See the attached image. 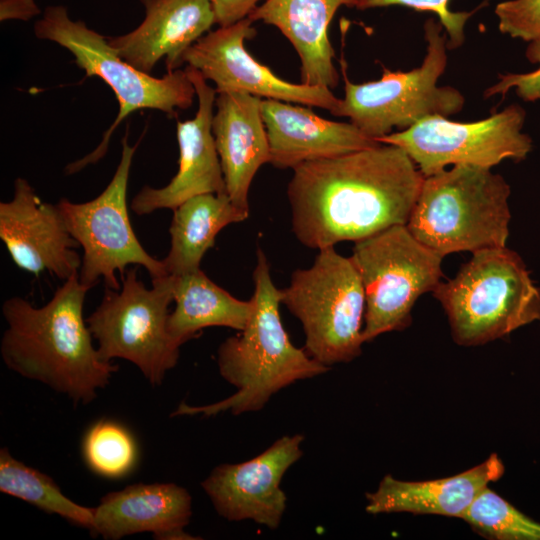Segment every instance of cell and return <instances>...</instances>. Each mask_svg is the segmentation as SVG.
Returning a JSON list of instances; mask_svg holds the SVG:
<instances>
[{
	"label": "cell",
	"mask_w": 540,
	"mask_h": 540,
	"mask_svg": "<svg viewBox=\"0 0 540 540\" xmlns=\"http://www.w3.org/2000/svg\"><path fill=\"white\" fill-rule=\"evenodd\" d=\"M423 181L409 155L390 144L302 163L287 187L292 232L321 250L406 225Z\"/></svg>",
	"instance_id": "6da1fadb"
},
{
	"label": "cell",
	"mask_w": 540,
	"mask_h": 540,
	"mask_svg": "<svg viewBox=\"0 0 540 540\" xmlns=\"http://www.w3.org/2000/svg\"><path fill=\"white\" fill-rule=\"evenodd\" d=\"M88 290L77 274L41 307L19 296L2 305L7 323L0 343L4 364L65 394L75 405L92 402L118 369L101 357L83 318Z\"/></svg>",
	"instance_id": "7a4b0ae2"
},
{
	"label": "cell",
	"mask_w": 540,
	"mask_h": 540,
	"mask_svg": "<svg viewBox=\"0 0 540 540\" xmlns=\"http://www.w3.org/2000/svg\"><path fill=\"white\" fill-rule=\"evenodd\" d=\"M252 316L241 333L225 339L217 351L223 379L236 388L226 399L204 405L179 404L172 416L233 415L259 411L283 388L326 373L330 367L292 344L279 312L280 289L274 285L269 262L261 248L253 271Z\"/></svg>",
	"instance_id": "3957f363"
},
{
	"label": "cell",
	"mask_w": 540,
	"mask_h": 540,
	"mask_svg": "<svg viewBox=\"0 0 540 540\" xmlns=\"http://www.w3.org/2000/svg\"><path fill=\"white\" fill-rule=\"evenodd\" d=\"M511 189L491 168L453 165L424 181L406 223L421 243L441 256L506 246Z\"/></svg>",
	"instance_id": "277c9868"
},
{
	"label": "cell",
	"mask_w": 540,
	"mask_h": 540,
	"mask_svg": "<svg viewBox=\"0 0 540 540\" xmlns=\"http://www.w3.org/2000/svg\"><path fill=\"white\" fill-rule=\"evenodd\" d=\"M432 293L459 345H482L540 320V288L506 246L473 252L455 277Z\"/></svg>",
	"instance_id": "5b68a950"
},
{
	"label": "cell",
	"mask_w": 540,
	"mask_h": 540,
	"mask_svg": "<svg viewBox=\"0 0 540 540\" xmlns=\"http://www.w3.org/2000/svg\"><path fill=\"white\" fill-rule=\"evenodd\" d=\"M34 34L38 39L52 41L67 49L87 77H98L111 88L119 104L118 115L100 145L87 156L67 165L68 174L101 159L111 134L131 113L155 109L174 114L175 109L185 110L193 104L196 92L185 69L167 72L162 77L140 71L118 55L107 37L89 28L85 22L73 20L65 6H47L42 17L34 23Z\"/></svg>",
	"instance_id": "8992f818"
},
{
	"label": "cell",
	"mask_w": 540,
	"mask_h": 540,
	"mask_svg": "<svg viewBox=\"0 0 540 540\" xmlns=\"http://www.w3.org/2000/svg\"><path fill=\"white\" fill-rule=\"evenodd\" d=\"M318 251L311 267L292 273L280 297L302 324L306 352L330 367L361 353L365 295L351 256L334 247Z\"/></svg>",
	"instance_id": "52a82bcc"
},
{
	"label": "cell",
	"mask_w": 540,
	"mask_h": 540,
	"mask_svg": "<svg viewBox=\"0 0 540 540\" xmlns=\"http://www.w3.org/2000/svg\"><path fill=\"white\" fill-rule=\"evenodd\" d=\"M433 19L424 24L427 52L422 64L408 72L383 69L379 80L353 83L345 71V95L331 113L348 117L364 134L378 140L393 128L407 129L434 115L448 117L463 109L465 98L437 81L447 66L446 38Z\"/></svg>",
	"instance_id": "ba28073f"
},
{
	"label": "cell",
	"mask_w": 540,
	"mask_h": 540,
	"mask_svg": "<svg viewBox=\"0 0 540 540\" xmlns=\"http://www.w3.org/2000/svg\"><path fill=\"white\" fill-rule=\"evenodd\" d=\"M120 279L119 290L106 287L99 306L87 317V325L104 360H127L152 386L160 385L176 366L181 347L167 325L173 276L154 279L147 288L134 266Z\"/></svg>",
	"instance_id": "9c48e42d"
},
{
	"label": "cell",
	"mask_w": 540,
	"mask_h": 540,
	"mask_svg": "<svg viewBox=\"0 0 540 540\" xmlns=\"http://www.w3.org/2000/svg\"><path fill=\"white\" fill-rule=\"evenodd\" d=\"M351 257L365 295L364 342L408 327L418 298L441 282L443 256L416 239L406 225L355 242Z\"/></svg>",
	"instance_id": "30bf717a"
},
{
	"label": "cell",
	"mask_w": 540,
	"mask_h": 540,
	"mask_svg": "<svg viewBox=\"0 0 540 540\" xmlns=\"http://www.w3.org/2000/svg\"><path fill=\"white\" fill-rule=\"evenodd\" d=\"M121 144L119 164L101 194L83 203L66 198L57 203L69 233L83 249L79 279L90 289L102 278L107 288L119 290L116 273L122 277L129 265L144 267L152 280L168 275L163 261L143 248L131 226L127 187L137 144H129L128 133Z\"/></svg>",
	"instance_id": "8fae6325"
},
{
	"label": "cell",
	"mask_w": 540,
	"mask_h": 540,
	"mask_svg": "<svg viewBox=\"0 0 540 540\" xmlns=\"http://www.w3.org/2000/svg\"><path fill=\"white\" fill-rule=\"evenodd\" d=\"M525 118V110L517 104L475 122L434 115L377 141L402 148L424 177L448 165L492 168L506 159L523 160L531 151L532 139L522 132Z\"/></svg>",
	"instance_id": "7c38bea8"
},
{
	"label": "cell",
	"mask_w": 540,
	"mask_h": 540,
	"mask_svg": "<svg viewBox=\"0 0 540 540\" xmlns=\"http://www.w3.org/2000/svg\"><path fill=\"white\" fill-rule=\"evenodd\" d=\"M249 17L226 27L209 31L183 54L181 62L195 68L215 84L217 94L246 92L284 102L334 111L337 98L328 87L287 82L250 55L244 46L256 35Z\"/></svg>",
	"instance_id": "4fadbf2b"
},
{
	"label": "cell",
	"mask_w": 540,
	"mask_h": 540,
	"mask_svg": "<svg viewBox=\"0 0 540 540\" xmlns=\"http://www.w3.org/2000/svg\"><path fill=\"white\" fill-rule=\"evenodd\" d=\"M302 434L286 435L256 457L221 464L201 482L216 512L228 521L252 520L277 529L286 510L281 481L303 455Z\"/></svg>",
	"instance_id": "5bb4252c"
},
{
	"label": "cell",
	"mask_w": 540,
	"mask_h": 540,
	"mask_svg": "<svg viewBox=\"0 0 540 540\" xmlns=\"http://www.w3.org/2000/svg\"><path fill=\"white\" fill-rule=\"evenodd\" d=\"M0 239L16 266L63 281L79 274L82 258L57 204L43 202L24 178L14 181L10 201L0 203Z\"/></svg>",
	"instance_id": "9a60e30c"
},
{
	"label": "cell",
	"mask_w": 540,
	"mask_h": 540,
	"mask_svg": "<svg viewBox=\"0 0 540 540\" xmlns=\"http://www.w3.org/2000/svg\"><path fill=\"white\" fill-rule=\"evenodd\" d=\"M185 70L195 88L197 112L193 119L177 122L179 167L175 176L161 188L144 186L132 199L131 210L139 216L159 209L173 210L199 194L226 193L212 132L217 92L198 70L189 66Z\"/></svg>",
	"instance_id": "2e32d148"
},
{
	"label": "cell",
	"mask_w": 540,
	"mask_h": 540,
	"mask_svg": "<svg viewBox=\"0 0 540 540\" xmlns=\"http://www.w3.org/2000/svg\"><path fill=\"white\" fill-rule=\"evenodd\" d=\"M145 16L132 31L107 37L128 63L150 74L165 60L167 72L179 69L184 52L216 24L210 0H140Z\"/></svg>",
	"instance_id": "e0dca14e"
},
{
	"label": "cell",
	"mask_w": 540,
	"mask_h": 540,
	"mask_svg": "<svg viewBox=\"0 0 540 540\" xmlns=\"http://www.w3.org/2000/svg\"><path fill=\"white\" fill-rule=\"evenodd\" d=\"M192 515L189 492L175 483L133 484L103 496L93 507L91 535L106 540L150 532L161 540L197 539L184 528Z\"/></svg>",
	"instance_id": "ac0fdd59"
},
{
	"label": "cell",
	"mask_w": 540,
	"mask_h": 540,
	"mask_svg": "<svg viewBox=\"0 0 540 540\" xmlns=\"http://www.w3.org/2000/svg\"><path fill=\"white\" fill-rule=\"evenodd\" d=\"M261 113L270 148L269 163L276 168L294 169L308 161L336 157L380 144L351 122L324 119L311 108L264 99Z\"/></svg>",
	"instance_id": "d6986e66"
},
{
	"label": "cell",
	"mask_w": 540,
	"mask_h": 540,
	"mask_svg": "<svg viewBox=\"0 0 540 540\" xmlns=\"http://www.w3.org/2000/svg\"><path fill=\"white\" fill-rule=\"evenodd\" d=\"M261 102L260 97L246 92L219 93L212 121L226 193L234 205L245 210H249L248 192L255 174L270 161Z\"/></svg>",
	"instance_id": "ffe728a7"
},
{
	"label": "cell",
	"mask_w": 540,
	"mask_h": 540,
	"mask_svg": "<svg viewBox=\"0 0 540 540\" xmlns=\"http://www.w3.org/2000/svg\"><path fill=\"white\" fill-rule=\"evenodd\" d=\"M497 454L459 474L423 481H404L385 475L374 492L366 494L369 514L408 512L462 518L475 498L504 474Z\"/></svg>",
	"instance_id": "44dd1931"
},
{
	"label": "cell",
	"mask_w": 540,
	"mask_h": 540,
	"mask_svg": "<svg viewBox=\"0 0 540 540\" xmlns=\"http://www.w3.org/2000/svg\"><path fill=\"white\" fill-rule=\"evenodd\" d=\"M361 0H265L248 16L277 27L300 59L301 83L333 88L339 74L328 28L337 10L358 8Z\"/></svg>",
	"instance_id": "7402d4cb"
},
{
	"label": "cell",
	"mask_w": 540,
	"mask_h": 540,
	"mask_svg": "<svg viewBox=\"0 0 540 540\" xmlns=\"http://www.w3.org/2000/svg\"><path fill=\"white\" fill-rule=\"evenodd\" d=\"M170 249L162 260L168 275L178 276L200 269L205 253L227 225L246 220L249 210L237 207L226 193L193 196L173 209Z\"/></svg>",
	"instance_id": "603a6c76"
},
{
	"label": "cell",
	"mask_w": 540,
	"mask_h": 540,
	"mask_svg": "<svg viewBox=\"0 0 540 540\" xmlns=\"http://www.w3.org/2000/svg\"><path fill=\"white\" fill-rule=\"evenodd\" d=\"M175 308L168 317V330L180 345L204 328L220 326L242 331L253 310L252 298L243 301L218 286L201 270L173 276Z\"/></svg>",
	"instance_id": "cb8c5ba5"
},
{
	"label": "cell",
	"mask_w": 540,
	"mask_h": 540,
	"mask_svg": "<svg viewBox=\"0 0 540 540\" xmlns=\"http://www.w3.org/2000/svg\"><path fill=\"white\" fill-rule=\"evenodd\" d=\"M0 491L74 525L92 527L93 508L71 500L51 477L17 460L7 448L0 450Z\"/></svg>",
	"instance_id": "d4e9b609"
},
{
	"label": "cell",
	"mask_w": 540,
	"mask_h": 540,
	"mask_svg": "<svg viewBox=\"0 0 540 540\" xmlns=\"http://www.w3.org/2000/svg\"><path fill=\"white\" fill-rule=\"evenodd\" d=\"M82 455L93 473L108 479H120L133 471L139 452L136 439L124 425L102 419L86 431Z\"/></svg>",
	"instance_id": "484cf974"
},
{
	"label": "cell",
	"mask_w": 540,
	"mask_h": 540,
	"mask_svg": "<svg viewBox=\"0 0 540 540\" xmlns=\"http://www.w3.org/2000/svg\"><path fill=\"white\" fill-rule=\"evenodd\" d=\"M481 535L499 540H540V524L486 487L463 517Z\"/></svg>",
	"instance_id": "4316f807"
},
{
	"label": "cell",
	"mask_w": 540,
	"mask_h": 540,
	"mask_svg": "<svg viewBox=\"0 0 540 540\" xmlns=\"http://www.w3.org/2000/svg\"><path fill=\"white\" fill-rule=\"evenodd\" d=\"M449 0H361L357 9L365 10L376 7L400 5L413 8L417 11L435 13L441 25L446 29L448 40L447 49H455L465 41V25L475 11L453 12L448 7Z\"/></svg>",
	"instance_id": "83f0119b"
},
{
	"label": "cell",
	"mask_w": 540,
	"mask_h": 540,
	"mask_svg": "<svg viewBox=\"0 0 540 540\" xmlns=\"http://www.w3.org/2000/svg\"><path fill=\"white\" fill-rule=\"evenodd\" d=\"M499 30L527 42L540 40V0H508L495 8Z\"/></svg>",
	"instance_id": "f1b7e54d"
},
{
	"label": "cell",
	"mask_w": 540,
	"mask_h": 540,
	"mask_svg": "<svg viewBox=\"0 0 540 540\" xmlns=\"http://www.w3.org/2000/svg\"><path fill=\"white\" fill-rule=\"evenodd\" d=\"M526 57L531 63H538L539 67L528 73L500 75L499 81L484 92L485 98L505 95L510 88H515L517 95L525 101L540 100V40L529 42Z\"/></svg>",
	"instance_id": "f546056e"
},
{
	"label": "cell",
	"mask_w": 540,
	"mask_h": 540,
	"mask_svg": "<svg viewBox=\"0 0 540 540\" xmlns=\"http://www.w3.org/2000/svg\"><path fill=\"white\" fill-rule=\"evenodd\" d=\"M259 1L261 0H210L215 23L219 27L233 25L247 18Z\"/></svg>",
	"instance_id": "4dcf8cb0"
},
{
	"label": "cell",
	"mask_w": 540,
	"mask_h": 540,
	"mask_svg": "<svg viewBox=\"0 0 540 540\" xmlns=\"http://www.w3.org/2000/svg\"><path fill=\"white\" fill-rule=\"evenodd\" d=\"M41 14L35 0H0V21H29Z\"/></svg>",
	"instance_id": "1f68e13d"
}]
</instances>
